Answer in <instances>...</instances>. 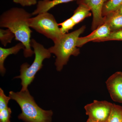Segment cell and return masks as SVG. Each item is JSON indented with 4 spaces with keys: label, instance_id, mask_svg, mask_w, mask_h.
Here are the masks:
<instances>
[{
    "label": "cell",
    "instance_id": "7402d4cb",
    "mask_svg": "<svg viewBox=\"0 0 122 122\" xmlns=\"http://www.w3.org/2000/svg\"><path fill=\"white\" fill-rule=\"evenodd\" d=\"M108 15H113V16H122V5L121 6L120 8L117 11H116V12H114L110 14H108Z\"/></svg>",
    "mask_w": 122,
    "mask_h": 122
},
{
    "label": "cell",
    "instance_id": "ffe728a7",
    "mask_svg": "<svg viewBox=\"0 0 122 122\" xmlns=\"http://www.w3.org/2000/svg\"><path fill=\"white\" fill-rule=\"evenodd\" d=\"M12 111L8 107L0 111V122H11L10 117Z\"/></svg>",
    "mask_w": 122,
    "mask_h": 122
},
{
    "label": "cell",
    "instance_id": "7c38bea8",
    "mask_svg": "<svg viewBox=\"0 0 122 122\" xmlns=\"http://www.w3.org/2000/svg\"><path fill=\"white\" fill-rule=\"evenodd\" d=\"M78 6L75 10L71 18L75 25L82 21L86 18L91 16L90 9L87 5L82 4H79Z\"/></svg>",
    "mask_w": 122,
    "mask_h": 122
},
{
    "label": "cell",
    "instance_id": "30bf717a",
    "mask_svg": "<svg viewBox=\"0 0 122 122\" xmlns=\"http://www.w3.org/2000/svg\"><path fill=\"white\" fill-rule=\"evenodd\" d=\"M25 49V46L21 42L10 48H4L0 47V72L2 76L4 75L6 71L4 62L7 57L10 55L17 54L20 50H24Z\"/></svg>",
    "mask_w": 122,
    "mask_h": 122
},
{
    "label": "cell",
    "instance_id": "6da1fadb",
    "mask_svg": "<svg viewBox=\"0 0 122 122\" xmlns=\"http://www.w3.org/2000/svg\"><path fill=\"white\" fill-rule=\"evenodd\" d=\"M32 13L22 8L13 7L5 11L0 16V27L9 29L14 34L15 39L24 45V56L29 57L34 54L30 45V30L28 20L32 17Z\"/></svg>",
    "mask_w": 122,
    "mask_h": 122
},
{
    "label": "cell",
    "instance_id": "4fadbf2b",
    "mask_svg": "<svg viewBox=\"0 0 122 122\" xmlns=\"http://www.w3.org/2000/svg\"><path fill=\"white\" fill-rule=\"evenodd\" d=\"M103 18L104 22L109 25L111 32L122 30V16L108 15Z\"/></svg>",
    "mask_w": 122,
    "mask_h": 122
},
{
    "label": "cell",
    "instance_id": "3957f363",
    "mask_svg": "<svg viewBox=\"0 0 122 122\" xmlns=\"http://www.w3.org/2000/svg\"><path fill=\"white\" fill-rule=\"evenodd\" d=\"M86 26L72 32L65 34L56 42L54 45L48 49L51 54H53L56 58L55 65L57 71L60 72L63 66L67 64L70 57L72 55L78 56L80 50L76 46L77 41L79 35L83 32Z\"/></svg>",
    "mask_w": 122,
    "mask_h": 122
},
{
    "label": "cell",
    "instance_id": "5bb4252c",
    "mask_svg": "<svg viewBox=\"0 0 122 122\" xmlns=\"http://www.w3.org/2000/svg\"><path fill=\"white\" fill-rule=\"evenodd\" d=\"M122 5V0H108L103 5L102 11L103 17L118 10Z\"/></svg>",
    "mask_w": 122,
    "mask_h": 122
},
{
    "label": "cell",
    "instance_id": "8992f818",
    "mask_svg": "<svg viewBox=\"0 0 122 122\" xmlns=\"http://www.w3.org/2000/svg\"><path fill=\"white\" fill-rule=\"evenodd\" d=\"M114 104L107 101L94 100L87 104L84 108L88 118L98 122H107Z\"/></svg>",
    "mask_w": 122,
    "mask_h": 122
},
{
    "label": "cell",
    "instance_id": "5b68a950",
    "mask_svg": "<svg viewBox=\"0 0 122 122\" xmlns=\"http://www.w3.org/2000/svg\"><path fill=\"white\" fill-rule=\"evenodd\" d=\"M29 27L56 42L64 34L54 16L48 12L38 14L28 20Z\"/></svg>",
    "mask_w": 122,
    "mask_h": 122
},
{
    "label": "cell",
    "instance_id": "ac0fdd59",
    "mask_svg": "<svg viewBox=\"0 0 122 122\" xmlns=\"http://www.w3.org/2000/svg\"><path fill=\"white\" fill-rule=\"evenodd\" d=\"M58 25L61 26L60 28L61 31L65 34L68 33L69 30L73 29L75 25L70 17L62 23L58 24Z\"/></svg>",
    "mask_w": 122,
    "mask_h": 122
},
{
    "label": "cell",
    "instance_id": "e0dca14e",
    "mask_svg": "<svg viewBox=\"0 0 122 122\" xmlns=\"http://www.w3.org/2000/svg\"><path fill=\"white\" fill-rule=\"evenodd\" d=\"M109 41H122V30L112 32L107 37L103 39L96 40L94 42H100Z\"/></svg>",
    "mask_w": 122,
    "mask_h": 122
},
{
    "label": "cell",
    "instance_id": "52a82bcc",
    "mask_svg": "<svg viewBox=\"0 0 122 122\" xmlns=\"http://www.w3.org/2000/svg\"><path fill=\"white\" fill-rule=\"evenodd\" d=\"M108 0H77V4H82L90 8L93 15L91 29L94 30L104 23L102 11L103 5Z\"/></svg>",
    "mask_w": 122,
    "mask_h": 122
},
{
    "label": "cell",
    "instance_id": "ba28073f",
    "mask_svg": "<svg viewBox=\"0 0 122 122\" xmlns=\"http://www.w3.org/2000/svg\"><path fill=\"white\" fill-rule=\"evenodd\" d=\"M106 84L113 101L122 103V72L114 73L107 79Z\"/></svg>",
    "mask_w": 122,
    "mask_h": 122
},
{
    "label": "cell",
    "instance_id": "8fae6325",
    "mask_svg": "<svg viewBox=\"0 0 122 122\" xmlns=\"http://www.w3.org/2000/svg\"><path fill=\"white\" fill-rule=\"evenodd\" d=\"M75 0H41L37 4L36 8L32 14L33 16L46 12L58 5L68 3Z\"/></svg>",
    "mask_w": 122,
    "mask_h": 122
},
{
    "label": "cell",
    "instance_id": "7a4b0ae2",
    "mask_svg": "<svg viewBox=\"0 0 122 122\" xmlns=\"http://www.w3.org/2000/svg\"><path fill=\"white\" fill-rule=\"evenodd\" d=\"M9 96L17 102L21 109L22 112L18 116L19 119L25 122H52L53 111L41 108L28 90L16 92L10 91Z\"/></svg>",
    "mask_w": 122,
    "mask_h": 122
},
{
    "label": "cell",
    "instance_id": "d6986e66",
    "mask_svg": "<svg viewBox=\"0 0 122 122\" xmlns=\"http://www.w3.org/2000/svg\"><path fill=\"white\" fill-rule=\"evenodd\" d=\"M9 96H6L3 90L0 88V111L8 107V104L11 99Z\"/></svg>",
    "mask_w": 122,
    "mask_h": 122
},
{
    "label": "cell",
    "instance_id": "2e32d148",
    "mask_svg": "<svg viewBox=\"0 0 122 122\" xmlns=\"http://www.w3.org/2000/svg\"><path fill=\"white\" fill-rule=\"evenodd\" d=\"M14 38H15V35L9 29H0V41L5 47L8 44L11 43Z\"/></svg>",
    "mask_w": 122,
    "mask_h": 122
},
{
    "label": "cell",
    "instance_id": "277c9868",
    "mask_svg": "<svg viewBox=\"0 0 122 122\" xmlns=\"http://www.w3.org/2000/svg\"><path fill=\"white\" fill-rule=\"evenodd\" d=\"M30 45L34 50L35 59L31 65L25 62L20 66V75L15 77L21 80L22 91L28 90V87L34 80L35 75L43 66V62L45 59L50 58L51 53L48 49L45 48L43 45L32 39Z\"/></svg>",
    "mask_w": 122,
    "mask_h": 122
},
{
    "label": "cell",
    "instance_id": "44dd1931",
    "mask_svg": "<svg viewBox=\"0 0 122 122\" xmlns=\"http://www.w3.org/2000/svg\"><path fill=\"white\" fill-rule=\"evenodd\" d=\"M14 3L19 4L22 7L30 6L37 4V0H13Z\"/></svg>",
    "mask_w": 122,
    "mask_h": 122
},
{
    "label": "cell",
    "instance_id": "9c48e42d",
    "mask_svg": "<svg viewBox=\"0 0 122 122\" xmlns=\"http://www.w3.org/2000/svg\"><path fill=\"white\" fill-rule=\"evenodd\" d=\"M111 33L109 25L106 23L99 26L89 35L84 37H79L76 46L77 47H81L83 45L91 41L102 39L109 36Z\"/></svg>",
    "mask_w": 122,
    "mask_h": 122
},
{
    "label": "cell",
    "instance_id": "9a60e30c",
    "mask_svg": "<svg viewBox=\"0 0 122 122\" xmlns=\"http://www.w3.org/2000/svg\"><path fill=\"white\" fill-rule=\"evenodd\" d=\"M107 122H122V107L114 104Z\"/></svg>",
    "mask_w": 122,
    "mask_h": 122
},
{
    "label": "cell",
    "instance_id": "603a6c76",
    "mask_svg": "<svg viewBox=\"0 0 122 122\" xmlns=\"http://www.w3.org/2000/svg\"><path fill=\"white\" fill-rule=\"evenodd\" d=\"M86 122H94V121H92L91 119H89L88 118V119H87V121H86Z\"/></svg>",
    "mask_w": 122,
    "mask_h": 122
}]
</instances>
